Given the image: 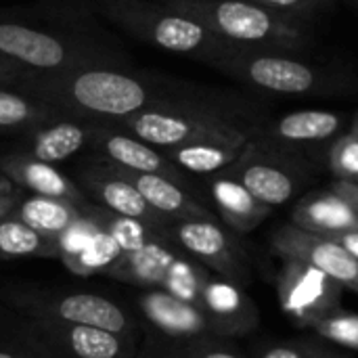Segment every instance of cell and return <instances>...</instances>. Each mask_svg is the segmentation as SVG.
I'll list each match as a JSON object with an SVG mask.
<instances>
[{"label": "cell", "instance_id": "484cf974", "mask_svg": "<svg viewBox=\"0 0 358 358\" xmlns=\"http://www.w3.org/2000/svg\"><path fill=\"white\" fill-rule=\"evenodd\" d=\"M245 147L222 143H191L172 149H164V155L187 174L212 176L231 168Z\"/></svg>", "mask_w": 358, "mask_h": 358}, {"label": "cell", "instance_id": "d4e9b609", "mask_svg": "<svg viewBox=\"0 0 358 358\" xmlns=\"http://www.w3.org/2000/svg\"><path fill=\"white\" fill-rule=\"evenodd\" d=\"M61 115L48 103L34 99L15 88L0 86V134H17L23 136L29 130L48 124Z\"/></svg>", "mask_w": 358, "mask_h": 358}, {"label": "cell", "instance_id": "2e32d148", "mask_svg": "<svg viewBox=\"0 0 358 358\" xmlns=\"http://www.w3.org/2000/svg\"><path fill=\"white\" fill-rule=\"evenodd\" d=\"M136 313L143 323L168 340H195L216 336L203 310L195 304L178 300L162 289H141Z\"/></svg>", "mask_w": 358, "mask_h": 358}, {"label": "cell", "instance_id": "74e56055", "mask_svg": "<svg viewBox=\"0 0 358 358\" xmlns=\"http://www.w3.org/2000/svg\"><path fill=\"white\" fill-rule=\"evenodd\" d=\"M331 189L340 197H344L348 201V206L352 208V212H355V216H357L358 220V182H352V180H336L331 185Z\"/></svg>", "mask_w": 358, "mask_h": 358}, {"label": "cell", "instance_id": "8fae6325", "mask_svg": "<svg viewBox=\"0 0 358 358\" xmlns=\"http://www.w3.org/2000/svg\"><path fill=\"white\" fill-rule=\"evenodd\" d=\"M344 287L315 266L283 258L277 283L281 310L300 327H310L340 310Z\"/></svg>", "mask_w": 358, "mask_h": 358}, {"label": "cell", "instance_id": "f1b7e54d", "mask_svg": "<svg viewBox=\"0 0 358 358\" xmlns=\"http://www.w3.org/2000/svg\"><path fill=\"white\" fill-rule=\"evenodd\" d=\"M50 239L29 229L13 214L0 220V260L42 258L48 260Z\"/></svg>", "mask_w": 358, "mask_h": 358}, {"label": "cell", "instance_id": "e0dca14e", "mask_svg": "<svg viewBox=\"0 0 358 358\" xmlns=\"http://www.w3.org/2000/svg\"><path fill=\"white\" fill-rule=\"evenodd\" d=\"M199 308L218 338H235L254 331L260 313L245 289L218 275H210L199 294Z\"/></svg>", "mask_w": 358, "mask_h": 358}, {"label": "cell", "instance_id": "f35d334b", "mask_svg": "<svg viewBox=\"0 0 358 358\" xmlns=\"http://www.w3.org/2000/svg\"><path fill=\"white\" fill-rule=\"evenodd\" d=\"M336 243H340L348 254H352L358 260V229L355 231H342V233H331V235H323Z\"/></svg>", "mask_w": 358, "mask_h": 358}, {"label": "cell", "instance_id": "7402d4cb", "mask_svg": "<svg viewBox=\"0 0 358 358\" xmlns=\"http://www.w3.org/2000/svg\"><path fill=\"white\" fill-rule=\"evenodd\" d=\"M117 168V166H115ZM143 195V199L168 220H187V218H216V214L193 197L185 187L176 185L170 178L157 174H141L117 168Z\"/></svg>", "mask_w": 358, "mask_h": 358}, {"label": "cell", "instance_id": "ba28073f", "mask_svg": "<svg viewBox=\"0 0 358 358\" xmlns=\"http://www.w3.org/2000/svg\"><path fill=\"white\" fill-rule=\"evenodd\" d=\"M210 275L214 273L187 256L168 237L157 235L138 252L122 254L105 277L141 289H162L178 300L199 306V294Z\"/></svg>", "mask_w": 358, "mask_h": 358}, {"label": "cell", "instance_id": "f6af8a7d", "mask_svg": "<svg viewBox=\"0 0 358 358\" xmlns=\"http://www.w3.org/2000/svg\"><path fill=\"white\" fill-rule=\"evenodd\" d=\"M136 358H147V357H143V355H138V352H136Z\"/></svg>", "mask_w": 358, "mask_h": 358}, {"label": "cell", "instance_id": "5bb4252c", "mask_svg": "<svg viewBox=\"0 0 358 358\" xmlns=\"http://www.w3.org/2000/svg\"><path fill=\"white\" fill-rule=\"evenodd\" d=\"M88 151L94 157L109 162L122 170L141 172V174H157V176L170 178L191 193V180H189L187 172H182L178 166H174L164 155V151L120 130L117 126L99 124L90 138Z\"/></svg>", "mask_w": 358, "mask_h": 358}, {"label": "cell", "instance_id": "60d3db41", "mask_svg": "<svg viewBox=\"0 0 358 358\" xmlns=\"http://www.w3.org/2000/svg\"><path fill=\"white\" fill-rule=\"evenodd\" d=\"M21 189L10 180V178H6L2 172H0V195H13V193H19Z\"/></svg>", "mask_w": 358, "mask_h": 358}, {"label": "cell", "instance_id": "836d02e7", "mask_svg": "<svg viewBox=\"0 0 358 358\" xmlns=\"http://www.w3.org/2000/svg\"><path fill=\"white\" fill-rule=\"evenodd\" d=\"M258 358H348L342 352L310 340H289L266 346Z\"/></svg>", "mask_w": 358, "mask_h": 358}, {"label": "cell", "instance_id": "277c9868", "mask_svg": "<svg viewBox=\"0 0 358 358\" xmlns=\"http://www.w3.org/2000/svg\"><path fill=\"white\" fill-rule=\"evenodd\" d=\"M101 13L145 44L203 61L212 67L235 50V46L222 42L201 21L159 0H105Z\"/></svg>", "mask_w": 358, "mask_h": 358}, {"label": "cell", "instance_id": "7a4b0ae2", "mask_svg": "<svg viewBox=\"0 0 358 358\" xmlns=\"http://www.w3.org/2000/svg\"><path fill=\"white\" fill-rule=\"evenodd\" d=\"M115 126L164 151L191 143L245 147L256 136L262 122L239 107L187 92L157 101Z\"/></svg>", "mask_w": 358, "mask_h": 358}, {"label": "cell", "instance_id": "e575fe53", "mask_svg": "<svg viewBox=\"0 0 358 358\" xmlns=\"http://www.w3.org/2000/svg\"><path fill=\"white\" fill-rule=\"evenodd\" d=\"M248 2H254L258 6H264V8L277 13V15L302 21V23H308L319 13H323L331 6L325 0H248Z\"/></svg>", "mask_w": 358, "mask_h": 358}, {"label": "cell", "instance_id": "d6986e66", "mask_svg": "<svg viewBox=\"0 0 358 358\" xmlns=\"http://www.w3.org/2000/svg\"><path fill=\"white\" fill-rule=\"evenodd\" d=\"M0 172L10 178L19 189L31 195L67 199L73 203H86V195L71 176L61 172L55 164L40 162L21 151H13L0 157Z\"/></svg>", "mask_w": 358, "mask_h": 358}, {"label": "cell", "instance_id": "b9f144b4", "mask_svg": "<svg viewBox=\"0 0 358 358\" xmlns=\"http://www.w3.org/2000/svg\"><path fill=\"white\" fill-rule=\"evenodd\" d=\"M15 319H17V315H15V313H10L8 308H6V310H0V331L8 329V327L15 323Z\"/></svg>", "mask_w": 358, "mask_h": 358}, {"label": "cell", "instance_id": "ab89813d", "mask_svg": "<svg viewBox=\"0 0 358 358\" xmlns=\"http://www.w3.org/2000/svg\"><path fill=\"white\" fill-rule=\"evenodd\" d=\"M21 197H23V191L13 193V195H0V220L15 210V206L21 201Z\"/></svg>", "mask_w": 358, "mask_h": 358}, {"label": "cell", "instance_id": "d590c367", "mask_svg": "<svg viewBox=\"0 0 358 358\" xmlns=\"http://www.w3.org/2000/svg\"><path fill=\"white\" fill-rule=\"evenodd\" d=\"M0 358H46L23 340H19L10 327L0 331Z\"/></svg>", "mask_w": 358, "mask_h": 358}, {"label": "cell", "instance_id": "4fadbf2b", "mask_svg": "<svg viewBox=\"0 0 358 358\" xmlns=\"http://www.w3.org/2000/svg\"><path fill=\"white\" fill-rule=\"evenodd\" d=\"M271 248L281 258L306 262L338 281L344 289L358 294V260L340 243L323 235L302 231L294 224H285L273 233Z\"/></svg>", "mask_w": 358, "mask_h": 358}, {"label": "cell", "instance_id": "bcb514c9", "mask_svg": "<svg viewBox=\"0 0 358 358\" xmlns=\"http://www.w3.org/2000/svg\"><path fill=\"white\" fill-rule=\"evenodd\" d=\"M350 2H355V4H358V0H350Z\"/></svg>", "mask_w": 358, "mask_h": 358}, {"label": "cell", "instance_id": "ffe728a7", "mask_svg": "<svg viewBox=\"0 0 358 358\" xmlns=\"http://www.w3.org/2000/svg\"><path fill=\"white\" fill-rule=\"evenodd\" d=\"M346 124V117L325 109H300L279 115L260 126L256 138L275 145H313L334 138Z\"/></svg>", "mask_w": 358, "mask_h": 358}, {"label": "cell", "instance_id": "9a60e30c", "mask_svg": "<svg viewBox=\"0 0 358 358\" xmlns=\"http://www.w3.org/2000/svg\"><path fill=\"white\" fill-rule=\"evenodd\" d=\"M237 178L256 199L277 208L287 203L298 191V172L296 168L264 149V145L252 138L241 151L239 159L224 170Z\"/></svg>", "mask_w": 358, "mask_h": 358}, {"label": "cell", "instance_id": "d6a6232c", "mask_svg": "<svg viewBox=\"0 0 358 358\" xmlns=\"http://www.w3.org/2000/svg\"><path fill=\"white\" fill-rule=\"evenodd\" d=\"M329 168L338 180L358 182V134L348 132L334 143L329 151Z\"/></svg>", "mask_w": 358, "mask_h": 358}, {"label": "cell", "instance_id": "30bf717a", "mask_svg": "<svg viewBox=\"0 0 358 358\" xmlns=\"http://www.w3.org/2000/svg\"><path fill=\"white\" fill-rule=\"evenodd\" d=\"M162 235L210 273L241 287L252 283V268L245 248L237 241L231 229L218 222V218L170 220Z\"/></svg>", "mask_w": 358, "mask_h": 358}, {"label": "cell", "instance_id": "4316f807", "mask_svg": "<svg viewBox=\"0 0 358 358\" xmlns=\"http://www.w3.org/2000/svg\"><path fill=\"white\" fill-rule=\"evenodd\" d=\"M138 355L147 358H243L227 338L208 336L195 340H168L157 334H149L145 344L138 346Z\"/></svg>", "mask_w": 358, "mask_h": 358}, {"label": "cell", "instance_id": "83f0119b", "mask_svg": "<svg viewBox=\"0 0 358 358\" xmlns=\"http://www.w3.org/2000/svg\"><path fill=\"white\" fill-rule=\"evenodd\" d=\"M103 208L88 201L82 208V214L55 239H50L48 260H67L80 254L101 231H103Z\"/></svg>", "mask_w": 358, "mask_h": 358}, {"label": "cell", "instance_id": "1f68e13d", "mask_svg": "<svg viewBox=\"0 0 358 358\" xmlns=\"http://www.w3.org/2000/svg\"><path fill=\"white\" fill-rule=\"evenodd\" d=\"M313 329L323 340L358 352V315L344 313L340 308L334 315H329V317L321 319L319 323H315Z\"/></svg>", "mask_w": 358, "mask_h": 358}, {"label": "cell", "instance_id": "ee69618b", "mask_svg": "<svg viewBox=\"0 0 358 358\" xmlns=\"http://www.w3.org/2000/svg\"><path fill=\"white\" fill-rule=\"evenodd\" d=\"M325 2H329V4H334V2H338V0H325Z\"/></svg>", "mask_w": 358, "mask_h": 358}, {"label": "cell", "instance_id": "3957f363", "mask_svg": "<svg viewBox=\"0 0 358 358\" xmlns=\"http://www.w3.org/2000/svg\"><path fill=\"white\" fill-rule=\"evenodd\" d=\"M201 21L222 42L243 50L304 55L313 46L308 23L248 0H159Z\"/></svg>", "mask_w": 358, "mask_h": 358}, {"label": "cell", "instance_id": "ac0fdd59", "mask_svg": "<svg viewBox=\"0 0 358 358\" xmlns=\"http://www.w3.org/2000/svg\"><path fill=\"white\" fill-rule=\"evenodd\" d=\"M96 126L99 124L94 122L57 117L23 134L17 151L29 157H36L40 162H46V164H59L88 149Z\"/></svg>", "mask_w": 358, "mask_h": 358}, {"label": "cell", "instance_id": "f546056e", "mask_svg": "<svg viewBox=\"0 0 358 358\" xmlns=\"http://www.w3.org/2000/svg\"><path fill=\"white\" fill-rule=\"evenodd\" d=\"M122 258V248L117 245L115 237L103 229L80 254L63 260L65 268L78 277H92V275H107L111 266Z\"/></svg>", "mask_w": 358, "mask_h": 358}, {"label": "cell", "instance_id": "9c48e42d", "mask_svg": "<svg viewBox=\"0 0 358 358\" xmlns=\"http://www.w3.org/2000/svg\"><path fill=\"white\" fill-rule=\"evenodd\" d=\"M10 331L46 358H136L141 340L99 327L17 317Z\"/></svg>", "mask_w": 358, "mask_h": 358}, {"label": "cell", "instance_id": "52a82bcc", "mask_svg": "<svg viewBox=\"0 0 358 358\" xmlns=\"http://www.w3.org/2000/svg\"><path fill=\"white\" fill-rule=\"evenodd\" d=\"M216 69L248 88L275 96L323 94L346 86V80L334 76L325 67L289 52L235 48L216 65Z\"/></svg>", "mask_w": 358, "mask_h": 358}, {"label": "cell", "instance_id": "4dcf8cb0", "mask_svg": "<svg viewBox=\"0 0 358 358\" xmlns=\"http://www.w3.org/2000/svg\"><path fill=\"white\" fill-rule=\"evenodd\" d=\"M103 227L115 237L117 245L122 248V254L138 252V250L145 248L149 241H153L157 235H162L159 231L151 229L149 224H145V222H141V220L111 214V212L105 210V208H103Z\"/></svg>", "mask_w": 358, "mask_h": 358}, {"label": "cell", "instance_id": "6da1fadb", "mask_svg": "<svg viewBox=\"0 0 358 358\" xmlns=\"http://www.w3.org/2000/svg\"><path fill=\"white\" fill-rule=\"evenodd\" d=\"M15 90L55 107L61 115L115 126L157 101L187 94L176 84L141 76L126 65H92L59 73H31Z\"/></svg>", "mask_w": 358, "mask_h": 358}, {"label": "cell", "instance_id": "7c38bea8", "mask_svg": "<svg viewBox=\"0 0 358 358\" xmlns=\"http://www.w3.org/2000/svg\"><path fill=\"white\" fill-rule=\"evenodd\" d=\"M73 180L88 201L109 210L111 214L141 220L159 233L170 222L159 212H155L134 189V185L109 162L90 155L76 168Z\"/></svg>", "mask_w": 358, "mask_h": 358}, {"label": "cell", "instance_id": "603a6c76", "mask_svg": "<svg viewBox=\"0 0 358 358\" xmlns=\"http://www.w3.org/2000/svg\"><path fill=\"white\" fill-rule=\"evenodd\" d=\"M292 224L315 235H331L358 229L352 208L334 189L304 195L292 210Z\"/></svg>", "mask_w": 358, "mask_h": 358}, {"label": "cell", "instance_id": "5b68a950", "mask_svg": "<svg viewBox=\"0 0 358 358\" xmlns=\"http://www.w3.org/2000/svg\"><path fill=\"white\" fill-rule=\"evenodd\" d=\"M0 300L10 313L23 319L88 325L141 340L143 325L138 317L103 294L40 285H6L0 289Z\"/></svg>", "mask_w": 358, "mask_h": 358}, {"label": "cell", "instance_id": "cb8c5ba5", "mask_svg": "<svg viewBox=\"0 0 358 358\" xmlns=\"http://www.w3.org/2000/svg\"><path fill=\"white\" fill-rule=\"evenodd\" d=\"M82 208L84 203H73L67 199L29 195L25 199L21 197V201L15 206L10 214L21 222H25L36 233L55 239L82 214Z\"/></svg>", "mask_w": 358, "mask_h": 358}, {"label": "cell", "instance_id": "8992f818", "mask_svg": "<svg viewBox=\"0 0 358 358\" xmlns=\"http://www.w3.org/2000/svg\"><path fill=\"white\" fill-rule=\"evenodd\" d=\"M0 59L31 73H59L92 65H122L120 55L103 44L31 25L0 13Z\"/></svg>", "mask_w": 358, "mask_h": 358}, {"label": "cell", "instance_id": "8d00e7d4", "mask_svg": "<svg viewBox=\"0 0 358 358\" xmlns=\"http://www.w3.org/2000/svg\"><path fill=\"white\" fill-rule=\"evenodd\" d=\"M31 76V71L0 59V86L2 88H17L23 80H27Z\"/></svg>", "mask_w": 358, "mask_h": 358}, {"label": "cell", "instance_id": "7bdbcfd3", "mask_svg": "<svg viewBox=\"0 0 358 358\" xmlns=\"http://www.w3.org/2000/svg\"><path fill=\"white\" fill-rule=\"evenodd\" d=\"M350 132H355L358 134V113L355 115V120H352V126H350Z\"/></svg>", "mask_w": 358, "mask_h": 358}, {"label": "cell", "instance_id": "44dd1931", "mask_svg": "<svg viewBox=\"0 0 358 358\" xmlns=\"http://www.w3.org/2000/svg\"><path fill=\"white\" fill-rule=\"evenodd\" d=\"M208 187L220 220L233 233H252L273 212L271 206L256 199L237 178L227 172L212 174Z\"/></svg>", "mask_w": 358, "mask_h": 358}]
</instances>
